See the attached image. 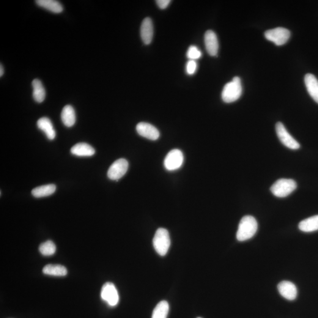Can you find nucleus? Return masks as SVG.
Here are the masks:
<instances>
[{"mask_svg":"<svg viewBox=\"0 0 318 318\" xmlns=\"http://www.w3.org/2000/svg\"></svg>","mask_w":318,"mask_h":318,"instance_id":"nucleus-29","label":"nucleus"},{"mask_svg":"<svg viewBox=\"0 0 318 318\" xmlns=\"http://www.w3.org/2000/svg\"><path fill=\"white\" fill-rule=\"evenodd\" d=\"M61 119L66 127H72L75 124L76 117L75 109L70 105H66L63 109Z\"/></svg>","mask_w":318,"mask_h":318,"instance_id":"nucleus-16","label":"nucleus"},{"mask_svg":"<svg viewBox=\"0 0 318 318\" xmlns=\"http://www.w3.org/2000/svg\"><path fill=\"white\" fill-rule=\"evenodd\" d=\"M258 228L256 219L252 216H245L241 219L237 234L238 240L240 242L250 239L254 237Z\"/></svg>","mask_w":318,"mask_h":318,"instance_id":"nucleus-1","label":"nucleus"},{"mask_svg":"<svg viewBox=\"0 0 318 318\" xmlns=\"http://www.w3.org/2000/svg\"><path fill=\"white\" fill-rule=\"evenodd\" d=\"M278 289L282 297L287 300L293 301L297 297V287L291 282L285 281L280 282Z\"/></svg>","mask_w":318,"mask_h":318,"instance_id":"nucleus-11","label":"nucleus"},{"mask_svg":"<svg viewBox=\"0 0 318 318\" xmlns=\"http://www.w3.org/2000/svg\"><path fill=\"white\" fill-rule=\"evenodd\" d=\"M101 298L110 306H114L117 305L119 301V296L116 287L113 283L107 282L104 284L101 290Z\"/></svg>","mask_w":318,"mask_h":318,"instance_id":"nucleus-8","label":"nucleus"},{"mask_svg":"<svg viewBox=\"0 0 318 318\" xmlns=\"http://www.w3.org/2000/svg\"><path fill=\"white\" fill-rule=\"evenodd\" d=\"M242 86L240 79L235 77L232 81L224 86L222 93V100L224 102L230 103L238 100L242 95Z\"/></svg>","mask_w":318,"mask_h":318,"instance_id":"nucleus-2","label":"nucleus"},{"mask_svg":"<svg viewBox=\"0 0 318 318\" xmlns=\"http://www.w3.org/2000/svg\"><path fill=\"white\" fill-rule=\"evenodd\" d=\"M43 272L48 275L64 276L67 274V270L62 265L49 264L44 267Z\"/></svg>","mask_w":318,"mask_h":318,"instance_id":"nucleus-21","label":"nucleus"},{"mask_svg":"<svg viewBox=\"0 0 318 318\" xmlns=\"http://www.w3.org/2000/svg\"><path fill=\"white\" fill-rule=\"evenodd\" d=\"M265 37L268 40L275 43L276 46H282L289 40L290 32L286 29L278 27L267 30L265 32Z\"/></svg>","mask_w":318,"mask_h":318,"instance_id":"nucleus-5","label":"nucleus"},{"mask_svg":"<svg viewBox=\"0 0 318 318\" xmlns=\"http://www.w3.org/2000/svg\"><path fill=\"white\" fill-rule=\"evenodd\" d=\"M297 188V184L292 179H281L277 180L271 186V192L276 197H285L289 196Z\"/></svg>","mask_w":318,"mask_h":318,"instance_id":"nucleus-4","label":"nucleus"},{"mask_svg":"<svg viewBox=\"0 0 318 318\" xmlns=\"http://www.w3.org/2000/svg\"><path fill=\"white\" fill-rule=\"evenodd\" d=\"M276 131L277 136L284 146L292 150L300 149V144L290 135L283 123L281 122L276 123Z\"/></svg>","mask_w":318,"mask_h":318,"instance_id":"nucleus-6","label":"nucleus"},{"mask_svg":"<svg viewBox=\"0 0 318 318\" xmlns=\"http://www.w3.org/2000/svg\"><path fill=\"white\" fill-rule=\"evenodd\" d=\"M136 130L140 136L151 141H156L160 136V133L157 128L147 123H139L136 126Z\"/></svg>","mask_w":318,"mask_h":318,"instance_id":"nucleus-10","label":"nucleus"},{"mask_svg":"<svg viewBox=\"0 0 318 318\" xmlns=\"http://www.w3.org/2000/svg\"><path fill=\"white\" fill-rule=\"evenodd\" d=\"M205 44L208 54L216 56L219 50V42L217 35L212 30H208L205 34Z\"/></svg>","mask_w":318,"mask_h":318,"instance_id":"nucleus-12","label":"nucleus"},{"mask_svg":"<svg viewBox=\"0 0 318 318\" xmlns=\"http://www.w3.org/2000/svg\"><path fill=\"white\" fill-rule=\"evenodd\" d=\"M4 74V68L2 67V64L0 65V76L2 77Z\"/></svg>","mask_w":318,"mask_h":318,"instance_id":"nucleus-28","label":"nucleus"},{"mask_svg":"<svg viewBox=\"0 0 318 318\" xmlns=\"http://www.w3.org/2000/svg\"><path fill=\"white\" fill-rule=\"evenodd\" d=\"M141 34L145 45H150L153 37V26L152 20L147 17L143 21L141 28Z\"/></svg>","mask_w":318,"mask_h":318,"instance_id":"nucleus-13","label":"nucleus"},{"mask_svg":"<svg viewBox=\"0 0 318 318\" xmlns=\"http://www.w3.org/2000/svg\"><path fill=\"white\" fill-rule=\"evenodd\" d=\"M56 190V186L53 184L46 185L32 189V195L37 198L40 197H46L51 195L55 192Z\"/></svg>","mask_w":318,"mask_h":318,"instance_id":"nucleus-22","label":"nucleus"},{"mask_svg":"<svg viewBox=\"0 0 318 318\" xmlns=\"http://www.w3.org/2000/svg\"><path fill=\"white\" fill-rule=\"evenodd\" d=\"M155 251L161 256H165L171 246V238L168 230L159 228L156 232L153 240Z\"/></svg>","mask_w":318,"mask_h":318,"instance_id":"nucleus-3","label":"nucleus"},{"mask_svg":"<svg viewBox=\"0 0 318 318\" xmlns=\"http://www.w3.org/2000/svg\"><path fill=\"white\" fill-rule=\"evenodd\" d=\"M197 67L195 60H189L186 64V70L189 75H193L195 73Z\"/></svg>","mask_w":318,"mask_h":318,"instance_id":"nucleus-26","label":"nucleus"},{"mask_svg":"<svg viewBox=\"0 0 318 318\" xmlns=\"http://www.w3.org/2000/svg\"><path fill=\"white\" fill-rule=\"evenodd\" d=\"M202 55V52L195 46L189 47L187 54H186L188 58L191 60H195L201 58Z\"/></svg>","mask_w":318,"mask_h":318,"instance_id":"nucleus-25","label":"nucleus"},{"mask_svg":"<svg viewBox=\"0 0 318 318\" xmlns=\"http://www.w3.org/2000/svg\"><path fill=\"white\" fill-rule=\"evenodd\" d=\"M32 87L33 89L32 96L37 103H42L46 98V90L42 82L38 79H34L32 82Z\"/></svg>","mask_w":318,"mask_h":318,"instance_id":"nucleus-20","label":"nucleus"},{"mask_svg":"<svg viewBox=\"0 0 318 318\" xmlns=\"http://www.w3.org/2000/svg\"><path fill=\"white\" fill-rule=\"evenodd\" d=\"M299 229L303 232H312L318 230V215L304 219L299 224Z\"/></svg>","mask_w":318,"mask_h":318,"instance_id":"nucleus-19","label":"nucleus"},{"mask_svg":"<svg viewBox=\"0 0 318 318\" xmlns=\"http://www.w3.org/2000/svg\"><path fill=\"white\" fill-rule=\"evenodd\" d=\"M171 2V1H170V0H158V1H156V3L160 9H165L169 6Z\"/></svg>","mask_w":318,"mask_h":318,"instance_id":"nucleus-27","label":"nucleus"},{"mask_svg":"<svg viewBox=\"0 0 318 318\" xmlns=\"http://www.w3.org/2000/svg\"><path fill=\"white\" fill-rule=\"evenodd\" d=\"M169 305L168 302H160L153 310L152 318H167L169 314Z\"/></svg>","mask_w":318,"mask_h":318,"instance_id":"nucleus-23","label":"nucleus"},{"mask_svg":"<svg viewBox=\"0 0 318 318\" xmlns=\"http://www.w3.org/2000/svg\"><path fill=\"white\" fill-rule=\"evenodd\" d=\"M305 83L309 95L318 103V80L316 77L312 74H307L305 77Z\"/></svg>","mask_w":318,"mask_h":318,"instance_id":"nucleus-14","label":"nucleus"},{"mask_svg":"<svg viewBox=\"0 0 318 318\" xmlns=\"http://www.w3.org/2000/svg\"><path fill=\"white\" fill-rule=\"evenodd\" d=\"M56 245L51 240H48L47 242L41 244L39 247L40 253L46 256L53 255L56 252Z\"/></svg>","mask_w":318,"mask_h":318,"instance_id":"nucleus-24","label":"nucleus"},{"mask_svg":"<svg viewBox=\"0 0 318 318\" xmlns=\"http://www.w3.org/2000/svg\"><path fill=\"white\" fill-rule=\"evenodd\" d=\"M184 160L183 153L179 149H174L167 155L164 165L169 171H176L182 166Z\"/></svg>","mask_w":318,"mask_h":318,"instance_id":"nucleus-7","label":"nucleus"},{"mask_svg":"<svg viewBox=\"0 0 318 318\" xmlns=\"http://www.w3.org/2000/svg\"><path fill=\"white\" fill-rule=\"evenodd\" d=\"M35 3L38 6L55 14L61 13L63 11L62 4L55 0H37Z\"/></svg>","mask_w":318,"mask_h":318,"instance_id":"nucleus-18","label":"nucleus"},{"mask_svg":"<svg viewBox=\"0 0 318 318\" xmlns=\"http://www.w3.org/2000/svg\"><path fill=\"white\" fill-rule=\"evenodd\" d=\"M128 168V163L126 159H118L110 167L108 172V176L111 180H119L126 174Z\"/></svg>","mask_w":318,"mask_h":318,"instance_id":"nucleus-9","label":"nucleus"},{"mask_svg":"<svg viewBox=\"0 0 318 318\" xmlns=\"http://www.w3.org/2000/svg\"><path fill=\"white\" fill-rule=\"evenodd\" d=\"M71 153L74 155L85 157V156L94 155L95 150L89 144L85 143H80L75 144L71 148Z\"/></svg>","mask_w":318,"mask_h":318,"instance_id":"nucleus-17","label":"nucleus"},{"mask_svg":"<svg viewBox=\"0 0 318 318\" xmlns=\"http://www.w3.org/2000/svg\"><path fill=\"white\" fill-rule=\"evenodd\" d=\"M37 125L38 128L45 133L47 138L49 140H53L56 138V131L54 130L53 123L48 118H41L38 120Z\"/></svg>","mask_w":318,"mask_h":318,"instance_id":"nucleus-15","label":"nucleus"}]
</instances>
